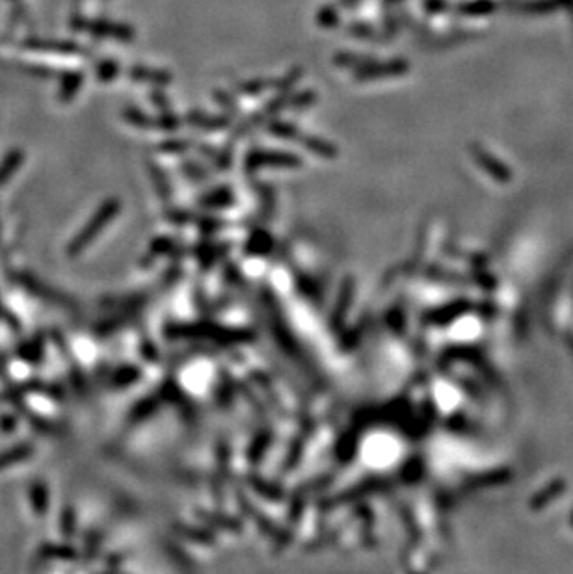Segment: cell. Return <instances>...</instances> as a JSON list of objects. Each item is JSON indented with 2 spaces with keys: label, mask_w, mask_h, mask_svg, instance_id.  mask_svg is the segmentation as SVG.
I'll return each instance as SVG.
<instances>
[{
  "label": "cell",
  "mask_w": 573,
  "mask_h": 574,
  "mask_svg": "<svg viewBox=\"0 0 573 574\" xmlns=\"http://www.w3.org/2000/svg\"><path fill=\"white\" fill-rule=\"evenodd\" d=\"M78 28L82 30H89L95 36H112V38L120 39V41H131L134 36V32L125 25H118V23H108V21H78Z\"/></svg>",
  "instance_id": "obj_1"
},
{
  "label": "cell",
  "mask_w": 573,
  "mask_h": 574,
  "mask_svg": "<svg viewBox=\"0 0 573 574\" xmlns=\"http://www.w3.org/2000/svg\"><path fill=\"white\" fill-rule=\"evenodd\" d=\"M406 69H408V65L404 62H371L369 65L363 63L358 69V78H361V80H372V78H384V76H398L406 73Z\"/></svg>",
  "instance_id": "obj_2"
},
{
  "label": "cell",
  "mask_w": 573,
  "mask_h": 574,
  "mask_svg": "<svg viewBox=\"0 0 573 574\" xmlns=\"http://www.w3.org/2000/svg\"><path fill=\"white\" fill-rule=\"evenodd\" d=\"M133 78L136 80L145 82H155V84H166L171 80V76L164 71H147V67H134L133 69Z\"/></svg>",
  "instance_id": "obj_3"
},
{
  "label": "cell",
  "mask_w": 573,
  "mask_h": 574,
  "mask_svg": "<svg viewBox=\"0 0 573 574\" xmlns=\"http://www.w3.org/2000/svg\"><path fill=\"white\" fill-rule=\"evenodd\" d=\"M80 82L82 78L80 76L76 75H71V76H65L63 78V84H62V97H65V99H69V97H73V95L76 93V89L80 88Z\"/></svg>",
  "instance_id": "obj_4"
},
{
  "label": "cell",
  "mask_w": 573,
  "mask_h": 574,
  "mask_svg": "<svg viewBox=\"0 0 573 574\" xmlns=\"http://www.w3.org/2000/svg\"><path fill=\"white\" fill-rule=\"evenodd\" d=\"M19 158H21L19 153H13L12 156H8L6 162H4V164H2V166H0V182L6 181L8 177L12 175L13 168H15V166L19 164Z\"/></svg>",
  "instance_id": "obj_5"
},
{
  "label": "cell",
  "mask_w": 573,
  "mask_h": 574,
  "mask_svg": "<svg viewBox=\"0 0 573 574\" xmlns=\"http://www.w3.org/2000/svg\"><path fill=\"white\" fill-rule=\"evenodd\" d=\"M118 75V63L116 62H102L99 65V78L102 80H110Z\"/></svg>",
  "instance_id": "obj_6"
}]
</instances>
